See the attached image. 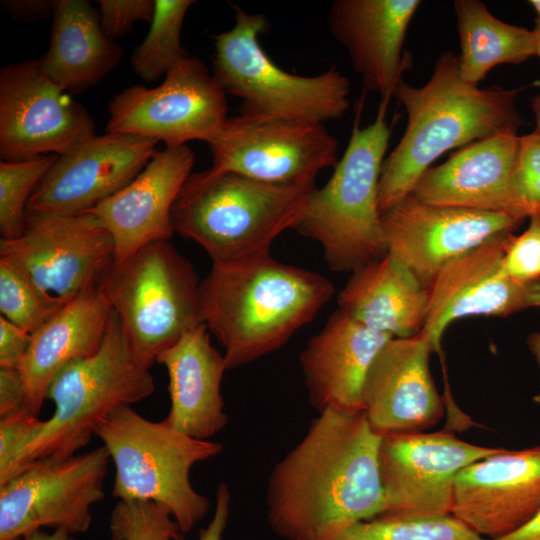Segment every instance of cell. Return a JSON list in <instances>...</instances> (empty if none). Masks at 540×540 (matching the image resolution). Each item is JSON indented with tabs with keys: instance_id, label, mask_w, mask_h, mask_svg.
I'll use <instances>...</instances> for the list:
<instances>
[{
	"instance_id": "obj_1",
	"label": "cell",
	"mask_w": 540,
	"mask_h": 540,
	"mask_svg": "<svg viewBox=\"0 0 540 540\" xmlns=\"http://www.w3.org/2000/svg\"><path fill=\"white\" fill-rule=\"evenodd\" d=\"M381 438L364 412L319 413L269 475L271 529L285 540H337L356 523L381 515Z\"/></svg>"
},
{
	"instance_id": "obj_2",
	"label": "cell",
	"mask_w": 540,
	"mask_h": 540,
	"mask_svg": "<svg viewBox=\"0 0 540 540\" xmlns=\"http://www.w3.org/2000/svg\"><path fill=\"white\" fill-rule=\"evenodd\" d=\"M334 293L323 275L270 253L212 263L200 284L204 323L224 349L227 370L281 348Z\"/></svg>"
},
{
	"instance_id": "obj_3",
	"label": "cell",
	"mask_w": 540,
	"mask_h": 540,
	"mask_svg": "<svg viewBox=\"0 0 540 540\" xmlns=\"http://www.w3.org/2000/svg\"><path fill=\"white\" fill-rule=\"evenodd\" d=\"M520 89L479 88L465 82L459 58L444 52L422 87L401 80L395 97L407 114L399 143L384 159L378 204L381 215L411 195L420 177L447 151L522 125L515 101Z\"/></svg>"
},
{
	"instance_id": "obj_4",
	"label": "cell",
	"mask_w": 540,
	"mask_h": 540,
	"mask_svg": "<svg viewBox=\"0 0 540 540\" xmlns=\"http://www.w3.org/2000/svg\"><path fill=\"white\" fill-rule=\"evenodd\" d=\"M314 188L211 167L185 181L172 208V227L201 246L212 263L266 255L283 231L293 229Z\"/></svg>"
},
{
	"instance_id": "obj_5",
	"label": "cell",
	"mask_w": 540,
	"mask_h": 540,
	"mask_svg": "<svg viewBox=\"0 0 540 540\" xmlns=\"http://www.w3.org/2000/svg\"><path fill=\"white\" fill-rule=\"evenodd\" d=\"M389 102L380 100L375 120L364 128L356 115L343 156L326 184L312 190L293 227L321 246L333 271L352 273L388 253L378 194L391 135Z\"/></svg>"
},
{
	"instance_id": "obj_6",
	"label": "cell",
	"mask_w": 540,
	"mask_h": 540,
	"mask_svg": "<svg viewBox=\"0 0 540 540\" xmlns=\"http://www.w3.org/2000/svg\"><path fill=\"white\" fill-rule=\"evenodd\" d=\"M154 391L153 376L131 353L112 311L99 349L67 364L49 385L46 399L53 402L54 412L18 452L12 478L36 460L75 455L89 443L106 415Z\"/></svg>"
},
{
	"instance_id": "obj_7",
	"label": "cell",
	"mask_w": 540,
	"mask_h": 540,
	"mask_svg": "<svg viewBox=\"0 0 540 540\" xmlns=\"http://www.w3.org/2000/svg\"><path fill=\"white\" fill-rule=\"evenodd\" d=\"M115 466L113 497L167 507L181 533L207 514L210 502L190 481L192 467L217 456L223 445L185 435L163 421L144 418L131 405L106 415L95 430Z\"/></svg>"
},
{
	"instance_id": "obj_8",
	"label": "cell",
	"mask_w": 540,
	"mask_h": 540,
	"mask_svg": "<svg viewBox=\"0 0 540 540\" xmlns=\"http://www.w3.org/2000/svg\"><path fill=\"white\" fill-rule=\"evenodd\" d=\"M232 8V28L213 36L212 74L226 94L241 100V114L316 124L345 114L350 82L337 67L315 76L283 70L259 42L269 29L265 16Z\"/></svg>"
},
{
	"instance_id": "obj_9",
	"label": "cell",
	"mask_w": 540,
	"mask_h": 540,
	"mask_svg": "<svg viewBox=\"0 0 540 540\" xmlns=\"http://www.w3.org/2000/svg\"><path fill=\"white\" fill-rule=\"evenodd\" d=\"M200 284L170 241H156L114 262L97 287L117 314L131 353L150 369L160 353L205 324Z\"/></svg>"
},
{
	"instance_id": "obj_10",
	"label": "cell",
	"mask_w": 540,
	"mask_h": 540,
	"mask_svg": "<svg viewBox=\"0 0 540 540\" xmlns=\"http://www.w3.org/2000/svg\"><path fill=\"white\" fill-rule=\"evenodd\" d=\"M110 461L102 445L81 455L36 460L0 484V540L42 527L86 532L92 506L104 497Z\"/></svg>"
},
{
	"instance_id": "obj_11",
	"label": "cell",
	"mask_w": 540,
	"mask_h": 540,
	"mask_svg": "<svg viewBox=\"0 0 540 540\" xmlns=\"http://www.w3.org/2000/svg\"><path fill=\"white\" fill-rule=\"evenodd\" d=\"M0 256L14 262L57 309L98 285L115 262L110 233L90 212L26 215L24 232L0 239Z\"/></svg>"
},
{
	"instance_id": "obj_12",
	"label": "cell",
	"mask_w": 540,
	"mask_h": 540,
	"mask_svg": "<svg viewBox=\"0 0 540 540\" xmlns=\"http://www.w3.org/2000/svg\"><path fill=\"white\" fill-rule=\"evenodd\" d=\"M226 93L197 57L178 62L154 87L133 85L108 104L106 132L162 141L166 147L206 143L227 116Z\"/></svg>"
},
{
	"instance_id": "obj_13",
	"label": "cell",
	"mask_w": 540,
	"mask_h": 540,
	"mask_svg": "<svg viewBox=\"0 0 540 540\" xmlns=\"http://www.w3.org/2000/svg\"><path fill=\"white\" fill-rule=\"evenodd\" d=\"M502 449L468 443L448 431L383 435L379 447V472L384 510L379 516L450 515L455 477L459 471Z\"/></svg>"
},
{
	"instance_id": "obj_14",
	"label": "cell",
	"mask_w": 540,
	"mask_h": 540,
	"mask_svg": "<svg viewBox=\"0 0 540 540\" xmlns=\"http://www.w3.org/2000/svg\"><path fill=\"white\" fill-rule=\"evenodd\" d=\"M212 168L274 184L314 183L338 162V144L324 124L240 114L207 142Z\"/></svg>"
},
{
	"instance_id": "obj_15",
	"label": "cell",
	"mask_w": 540,
	"mask_h": 540,
	"mask_svg": "<svg viewBox=\"0 0 540 540\" xmlns=\"http://www.w3.org/2000/svg\"><path fill=\"white\" fill-rule=\"evenodd\" d=\"M88 111L49 79L39 59L0 69V156L63 155L95 136Z\"/></svg>"
},
{
	"instance_id": "obj_16",
	"label": "cell",
	"mask_w": 540,
	"mask_h": 540,
	"mask_svg": "<svg viewBox=\"0 0 540 540\" xmlns=\"http://www.w3.org/2000/svg\"><path fill=\"white\" fill-rule=\"evenodd\" d=\"M381 221L388 253L428 290L448 263L523 222L506 212L429 205L412 195Z\"/></svg>"
},
{
	"instance_id": "obj_17",
	"label": "cell",
	"mask_w": 540,
	"mask_h": 540,
	"mask_svg": "<svg viewBox=\"0 0 540 540\" xmlns=\"http://www.w3.org/2000/svg\"><path fill=\"white\" fill-rule=\"evenodd\" d=\"M156 140L137 135H95L57 156L33 191L26 215L90 211L130 183L157 151Z\"/></svg>"
},
{
	"instance_id": "obj_18",
	"label": "cell",
	"mask_w": 540,
	"mask_h": 540,
	"mask_svg": "<svg viewBox=\"0 0 540 540\" xmlns=\"http://www.w3.org/2000/svg\"><path fill=\"white\" fill-rule=\"evenodd\" d=\"M508 234L494 237L454 259L435 278L429 288L427 315L421 330L433 352H441L444 331L457 319L507 317L540 306V279L519 281L503 270V245Z\"/></svg>"
},
{
	"instance_id": "obj_19",
	"label": "cell",
	"mask_w": 540,
	"mask_h": 540,
	"mask_svg": "<svg viewBox=\"0 0 540 540\" xmlns=\"http://www.w3.org/2000/svg\"><path fill=\"white\" fill-rule=\"evenodd\" d=\"M540 512V445L478 460L455 477L451 515L493 540L522 528Z\"/></svg>"
},
{
	"instance_id": "obj_20",
	"label": "cell",
	"mask_w": 540,
	"mask_h": 540,
	"mask_svg": "<svg viewBox=\"0 0 540 540\" xmlns=\"http://www.w3.org/2000/svg\"><path fill=\"white\" fill-rule=\"evenodd\" d=\"M432 352L420 332L390 339L375 357L364 385L363 412L379 435L421 432L442 418L444 401L429 368Z\"/></svg>"
},
{
	"instance_id": "obj_21",
	"label": "cell",
	"mask_w": 540,
	"mask_h": 540,
	"mask_svg": "<svg viewBox=\"0 0 540 540\" xmlns=\"http://www.w3.org/2000/svg\"><path fill=\"white\" fill-rule=\"evenodd\" d=\"M194 162L187 145L165 146L130 183L88 211L112 236L115 262L149 243L170 241L172 208Z\"/></svg>"
},
{
	"instance_id": "obj_22",
	"label": "cell",
	"mask_w": 540,
	"mask_h": 540,
	"mask_svg": "<svg viewBox=\"0 0 540 540\" xmlns=\"http://www.w3.org/2000/svg\"><path fill=\"white\" fill-rule=\"evenodd\" d=\"M419 0H336L328 28L346 49L364 86L391 100L410 60L403 54L405 36Z\"/></svg>"
},
{
	"instance_id": "obj_23",
	"label": "cell",
	"mask_w": 540,
	"mask_h": 540,
	"mask_svg": "<svg viewBox=\"0 0 540 540\" xmlns=\"http://www.w3.org/2000/svg\"><path fill=\"white\" fill-rule=\"evenodd\" d=\"M394 337L372 330L342 310L308 340L299 356L308 399L319 413L364 411L368 371L382 347Z\"/></svg>"
},
{
	"instance_id": "obj_24",
	"label": "cell",
	"mask_w": 540,
	"mask_h": 540,
	"mask_svg": "<svg viewBox=\"0 0 540 540\" xmlns=\"http://www.w3.org/2000/svg\"><path fill=\"white\" fill-rule=\"evenodd\" d=\"M519 141L506 132L468 144L426 170L411 195L434 206L508 213Z\"/></svg>"
},
{
	"instance_id": "obj_25",
	"label": "cell",
	"mask_w": 540,
	"mask_h": 540,
	"mask_svg": "<svg viewBox=\"0 0 540 540\" xmlns=\"http://www.w3.org/2000/svg\"><path fill=\"white\" fill-rule=\"evenodd\" d=\"M157 362L165 366L170 409L164 422L200 440H210L227 424L221 382L227 370L224 355L210 342L202 324L164 350Z\"/></svg>"
},
{
	"instance_id": "obj_26",
	"label": "cell",
	"mask_w": 540,
	"mask_h": 540,
	"mask_svg": "<svg viewBox=\"0 0 540 540\" xmlns=\"http://www.w3.org/2000/svg\"><path fill=\"white\" fill-rule=\"evenodd\" d=\"M112 311L96 286L67 303L32 334L20 372L35 415L55 376L70 362L99 349Z\"/></svg>"
},
{
	"instance_id": "obj_27",
	"label": "cell",
	"mask_w": 540,
	"mask_h": 540,
	"mask_svg": "<svg viewBox=\"0 0 540 540\" xmlns=\"http://www.w3.org/2000/svg\"><path fill=\"white\" fill-rule=\"evenodd\" d=\"M337 301L338 309L366 327L408 338L424 326L429 290L387 253L353 271Z\"/></svg>"
},
{
	"instance_id": "obj_28",
	"label": "cell",
	"mask_w": 540,
	"mask_h": 540,
	"mask_svg": "<svg viewBox=\"0 0 540 540\" xmlns=\"http://www.w3.org/2000/svg\"><path fill=\"white\" fill-rule=\"evenodd\" d=\"M50 45L40 59L45 75L65 92L82 93L112 72L123 49L103 32L86 0H55Z\"/></svg>"
},
{
	"instance_id": "obj_29",
	"label": "cell",
	"mask_w": 540,
	"mask_h": 540,
	"mask_svg": "<svg viewBox=\"0 0 540 540\" xmlns=\"http://www.w3.org/2000/svg\"><path fill=\"white\" fill-rule=\"evenodd\" d=\"M460 41L461 78L478 86L497 65L520 64L535 55L532 30L495 17L479 0L453 3Z\"/></svg>"
},
{
	"instance_id": "obj_30",
	"label": "cell",
	"mask_w": 540,
	"mask_h": 540,
	"mask_svg": "<svg viewBox=\"0 0 540 540\" xmlns=\"http://www.w3.org/2000/svg\"><path fill=\"white\" fill-rule=\"evenodd\" d=\"M193 0H155L150 30L130 58L133 71L146 83L158 81L188 57L180 36L182 24Z\"/></svg>"
},
{
	"instance_id": "obj_31",
	"label": "cell",
	"mask_w": 540,
	"mask_h": 540,
	"mask_svg": "<svg viewBox=\"0 0 540 540\" xmlns=\"http://www.w3.org/2000/svg\"><path fill=\"white\" fill-rule=\"evenodd\" d=\"M337 540H488L453 515L390 518L377 516L349 528Z\"/></svg>"
},
{
	"instance_id": "obj_32",
	"label": "cell",
	"mask_w": 540,
	"mask_h": 540,
	"mask_svg": "<svg viewBox=\"0 0 540 540\" xmlns=\"http://www.w3.org/2000/svg\"><path fill=\"white\" fill-rule=\"evenodd\" d=\"M58 155H43L22 161L0 162V235L19 237L26 226V208L37 184Z\"/></svg>"
},
{
	"instance_id": "obj_33",
	"label": "cell",
	"mask_w": 540,
	"mask_h": 540,
	"mask_svg": "<svg viewBox=\"0 0 540 540\" xmlns=\"http://www.w3.org/2000/svg\"><path fill=\"white\" fill-rule=\"evenodd\" d=\"M58 310L14 262L0 256L2 317L33 334Z\"/></svg>"
},
{
	"instance_id": "obj_34",
	"label": "cell",
	"mask_w": 540,
	"mask_h": 540,
	"mask_svg": "<svg viewBox=\"0 0 540 540\" xmlns=\"http://www.w3.org/2000/svg\"><path fill=\"white\" fill-rule=\"evenodd\" d=\"M109 530L112 540H174L181 533L170 510L151 501L119 500Z\"/></svg>"
},
{
	"instance_id": "obj_35",
	"label": "cell",
	"mask_w": 540,
	"mask_h": 540,
	"mask_svg": "<svg viewBox=\"0 0 540 540\" xmlns=\"http://www.w3.org/2000/svg\"><path fill=\"white\" fill-rule=\"evenodd\" d=\"M508 213L523 221L540 217V135L536 131L520 136Z\"/></svg>"
},
{
	"instance_id": "obj_36",
	"label": "cell",
	"mask_w": 540,
	"mask_h": 540,
	"mask_svg": "<svg viewBox=\"0 0 540 540\" xmlns=\"http://www.w3.org/2000/svg\"><path fill=\"white\" fill-rule=\"evenodd\" d=\"M502 267L509 277L519 281L540 279V217L530 218L520 235L506 236Z\"/></svg>"
},
{
	"instance_id": "obj_37",
	"label": "cell",
	"mask_w": 540,
	"mask_h": 540,
	"mask_svg": "<svg viewBox=\"0 0 540 540\" xmlns=\"http://www.w3.org/2000/svg\"><path fill=\"white\" fill-rule=\"evenodd\" d=\"M99 19L105 35L116 41L139 21L151 23L155 0H99Z\"/></svg>"
},
{
	"instance_id": "obj_38",
	"label": "cell",
	"mask_w": 540,
	"mask_h": 540,
	"mask_svg": "<svg viewBox=\"0 0 540 540\" xmlns=\"http://www.w3.org/2000/svg\"><path fill=\"white\" fill-rule=\"evenodd\" d=\"M41 420L30 411L0 417V484L12 478L15 458Z\"/></svg>"
},
{
	"instance_id": "obj_39",
	"label": "cell",
	"mask_w": 540,
	"mask_h": 540,
	"mask_svg": "<svg viewBox=\"0 0 540 540\" xmlns=\"http://www.w3.org/2000/svg\"><path fill=\"white\" fill-rule=\"evenodd\" d=\"M31 340L32 334L0 316V368L20 370Z\"/></svg>"
},
{
	"instance_id": "obj_40",
	"label": "cell",
	"mask_w": 540,
	"mask_h": 540,
	"mask_svg": "<svg viewBox=\"0 0 540 540\" xmlns=\"http://www.w3.org/2000/svg\"><path fill=\"white\" fill-rule=\"evenodd\" d=\"M22 411L32 412L20 370L0 368V417Z\"/></svg>"
},
{
	"instance_id": "obj_41",
	"label": "cell",
	"mask_w": 540,
	"mask_h": 540,
	"mask_svg": "<svg viewBox=\"0 0 540 540\" xmlns=\"http://www.w3.org/2000/svg\"><path fill=\"white\" fill-rule=\"evenodd\" d=\"M231 505V494L225 482L219 484L216 491L214 514L209 524L199 531L198 540H222L227 526ZM174 540H185L180 533Z\"/></svg>"
},
{
	"instance_id": "obj_42",
	"label": "cell",
	"mask_w": 540,
	"mask_h": 540,
	"mask_svg": "<svg viewBox=\"0 0 540 540\" xmlns=\"http://www.w3.org/2000/svg\"><path fill=\"white\" fill-rule=\"evenodd\" d=\"M1 9L17 21L31 23L53 18L55 0H4Z\"/></svg>"
},
{
	"instance_id": "obj_43",
	"label": "cell",
	"mask_w": 540,
	"mask_h": 540,
	"mask_svg": "<svg viewBox=\"0 0 540 540\" xmlns=\"http://www.w3.org/2000/svg\"><path fill=\"white\" fill-rule=\"evenodd\" d=\"M493 540H540V512L514 533Z\"/></svg>"
},
{
	"instance_id": "obj_44",
	"label": "cell",
	"mask_w": 540,
	"mask_h": 540,
	"mask_svg": "<svg viewBox=\"0 0 540 540\" xmlns=\"http://www.w3.org/2000/svg\"><path fill=\"white\" fill-rule=\"evenodd\" d=\"M20 540H76L70 532L65 529H54L48 533L42 529L33 530L20 538Z\"/></svg>"
},
{
	"instance_id": "obj_45",
	"label": "cell",
	"mask_w": 540,
	"mask_h": 540,
	"mask_svg": "<svg viewBox=\"0 0 540 540\" xmlns=\"http://www.w3.org/2000/svg\"><path fill=\"white\" fill-rule=\"evenodd\" d=\"M526 345L540 369V331L530 333L526 339ZM533 401L540 408V386L538 393L533 397Z\"/></svg>"
},
{
	"instance_id": "obj_46",
	"label": "cell",
	"mask_w": 540,
	"mask_h": 540,
	"mask_svg": "<svg viewBox=\"0 0 540 540\" xmlns=\"http://www.w3.org/2000/svg\"><path fill=\"white\" fill-rule=\"evenodd\" d=\"M535 42V55L540 57V17H536L535 26L532 29Z\"/></svg>"
},
{
	"instance_id": "obj_47",
	"label": "cell",
	"mask_w": 540,
	"mask_h": 540,
	"mask_svg": "<svg viewBox=\"0 0 540 540\" xmlns=\"http://www.w3.org/2000/svg\"><path fill=\"white\" fill-rule=\"evenodd\" d=\"M532 109L536 121V132L540 135V93L533 99Z\"/></svg>"
},
{
	"instance_id": "obj_48",
	"label": "cell",
	"mask_w": 540,
	"mask_h": 540,
	"mask_svg": "<svg viewBox=\"0 0 540 540\" xmlns=\"http://www.w3.org/2000/svg\"><path fill=\"white\" fill-rule=\"evenodd\" d=\"M528 3L533 7L537 16L540 17V0H530Z\"/></svg>"
},
{
	"instance_id": "obj_49",
	"label": "cell",
	"mask_w": 540,
	"mask_h": 540,
	"mask_svg": "<svg viewBox=\"0 0 540 540\" xmlns=\"http://www.w3.org/2000/svg\"><path fill=\"white\" fill-rule=\"evenodd\" d=\"M13 540H20V538H17V539H13Z\"/></svg>"
}]
</instances>
